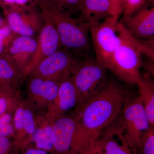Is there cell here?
I'll return each instance as SVG.
<instances>
[{"mask_svg":"<svg viewBox=\"0 0 154 154\" xmlns=\"http://www.w3.org/2000/svg\"><path fill=\"white\" fill-rule=\"evenodd\" d=\"M130 99V93L124 86L110 80L101 91L82 104L76 117L75 142L78 146L96 141L122 112Z\"/></svg>","mask_w":154,"mask_h":154,"instance_id":"1","label":"cell"},{"mask_svg":"<svg viewBox=\"0 0 154 154\" xmlns=\"http://www.w3.org/2000/svg\"><path fill=\"white\" fill-rule=\"evenodd\" d=\"M119 42L108 70L119 81L128 85L137 84L143 66V55L154 60V38L137 39L119 22L116 26Z\"/></svg>","mask_w":154,"mask_h":154,"instance_id":"2","label":"cell"},{"mask_svg":"<svg viewBox=\"0 0 154 154\" xmlns=\"http://www.w3.org/2000/svg\"><path fill=\"white\" fill-rule=\"evenodd\" d=\"M36 3L42 15L54 25L63 47L71 51L79 60L91 56L89 24L79 17L71 16L53 3L42 0H36Z\"/></svg>","mask_w":154,"mask_h":154,"instance_id":"3","label":"cell"},{"mask_svg":"<svg viewBox=\"0 0 154 154\" xmlns=\"http://www.w3.org/2000/svg\"><path fill=\"white\" fill-rule=\"evenodd\" d=\"M107 70L91 56L80 60L72 78L83 103L105 87L108 81Z\"/></svg>","mask_w":154,"mask_h":154,"instance_id":"4","label":"cell"},{"mask_svg":"<svg viewBox=\"0 0 154 154\" xmlns=\"http://www.w3.org/2000/svg\"><path fill=\"white\" fill-rule=\"evenodd\" d=\"M119 16H110L90 26V33L96 61L108 69L119 42L117 31Z\"/></svg>","mask_w":154,"mask_h":154,"instance_id":"5","label":"cell"},{"mask_svg":"<svg viewBox=\"0 0 154 154\" xmlns=\"http://www.w3.org/2000/svg\"><path fill=\"white\" fill-rule=\"evenodd\" d=\"M79 60L71 51L63 46L40 61L28 75L60 81L72 74Z\"/></svg>","mask_w":154,"mask_h":154,"instance_id":"6","label":"cell"},{"mask_svg":"<svg viewBox=\"0 0 154 154\" xmlns=\"http://www.w3.org/2000/svg\"><path fill=\"white\" fill-rule=\"evenodd\" d=\"M122 112V127L127 143L131 147H139L143 135L152 126L139 97L128 99Z\"/></svg>","mask_w":154,"mask_h":154,"instance_id":"7","label":"cell"},{"mask_svg":"<svg viewBox=\"0 0 154 154\" xmlns=\"http://www.w3.org/2000/svg\"><path fill=\"white\" fill-rule=\"evenodd\" d=\"M42 16L43 22L39 31L37 50L25 69L24 73L25 75L29 74L30 71L40 61L63 47L52 22L47 17Z\"/></svg>","mask_w":154,"mask_h":154,"instance_id":"8","label":"cell"},{"mask_svg":"<svg viewBox=\"0 0 154 154\" xmlns=\"http://www.w3.org/2000/svg\"><path fill=\"white\" fill-rule=\"evenodd\" d=\"M77 126L76 117L60 116L56 120L52 126L51 140L56 152L66 153L75 146Z\"/></svg>","mask_w":154,"mask_h":154,"instance_id":"9","label":"cell"},{"mask_svg":"<svg viewBox=\"0 0 154 154\" xmlns=\"http://www.w3.org/2000/svg\"><path fill=\"white\" fill-rule=\"evenodd\" d=\"M15 34L13 33L7 45L5 54L10 57L24 73L37 50L38 41L31 36Z\"/></svg>","mask_w":154,"mask_h":154,"instance_id":"10","label":"cell"},{"mask_svg":"<svg viewBox=\"0 0 154 154\" xmlns=\"http://www.w3.org/2000/svg\"><path fill=\"white\" fill-rule=\"evenodd\" d=\"M123 25L133 36L146 40L154 37V7L143 6L133 14Z\"/></svg>","mask_w":154,"mask_h":154,"instance_id":"11","label":"cell"},{"mask_svg":"<svg viewBox=\"0 0 154 154\" xmlns=\"http://www.w3.org/2000/svg\"><path fill=\"white\" fill-rule=\"evenodd\" d=\"M0 6L5 15L6 22L13 33L31 37L35 35L36 32L29 24L25 5L0 3Z\"/></svg>","mask_w":154,"mask_h":154,"instance_id":"12","label":"cell"},{"mask_svg":"<svg viewBox=\"0 0 154 154\" xmlns=\"http://www.w3.org/2000/svg\"><path fill=\"white\" fill-rule=\"evenodd\" d=\"M56 101L59 113L69 111L77 105L80 106L83 104L81 95L70 75L65 77L60 81Z\"/></svg>","mask_w":154,"mask_h":154,"instance_id":"13","label":"cell"},{"mask_svg":"<svg viewBox=\"0 0 154 154\" xmlns=\"http://www.w3.org/2000/svg\"><path fill=\"white\" fill-rule=\"evenodd\" d=\"M109 0H83L79 17L91 25H96L110 17Z\"/></svg>","mask_w":154,"mask_h":154,"instance_id":"14","label":"cell"},{"mask_svg":"<svg viewBox=\"0 0 154 154\" xmlns=\"http://www.w3.org/2000/svg\"><path fill=\"white\" fill-rule=\"evenodd\" d=\"M137 85L139 98L142 103L152 126H154V80L148 72L141 74Z\"/></svg>","mask_w":154,"mask_h":154,"instance_id":"15","label":"cell"},{"mask_svg":"<svg viewBox=\"0 0 154 154\" xmlns=\"http://www.w3.org/2000/svg\"><path fill=\"white\" fill-rule=\"evenodd\" d=\"M30 75L28 86L32 95L48 102L56 101L60 83L61 80L55 81L37 76Z\"/></svg>","mask_w":154,"mask_h":154,"instance_id":"16","label":"cell"},{"mask_svg":"<svg viewBox=\"0 0 154 154\" xmlns=\"http://www.w3.org/2000/svg\"><path fill=\"white\" fill-rule=\"evenodd\" d=\"M22 74L23 71L10 57L6 54L0 56V86L11 87Z\"/></svg>","mask_w":154,"mask_h":154,"instance_id":"17","label":"cell"},{"mask_svg":"<svg viewBox=\"0 0 154 154\" xmlns=\"http://www.w3.org/2000/svg\"><path fill=\"white\" fill-rule=\"evenodd\" d=\"M15 128L24 130L26 133L32 134L35 130V123L33 113L29 109L19 107L16 110L14 119Z\"/></svg>","mask_w":154,"mask_h":154,"instance_id":"18","label":"cell"},{"mask_svg":"<svg viewBox=\"0 0 154 154\" xmlns=\"http://www.w3.org/2000/svg\"><path fill=\"white\" fill-rule=\"evenodd\" d=\"M52 126L35 130L32 134V140L35 143L37 148L49 151L53 149L51 140Z\"/></svg>","mask_w":154,"mask_h":154,"instance_id":"19","label":"cell"},{"mask_svg":"<svg viewBox=\"0 0 154 154\" xmlns=\"http://www.w3.org/2000/svg\"><path fill=\"white\" fill-rule=\"evenodd\" d=\"M103 142V147L106 154H131L125 144L126 143L125 139L122 145L119 144L113 138L110 129L107 131Z\"/></svg>","mask_w":154,"mask_h":154,"instance_id":"20","label":"cell"},{"mask_svg":"<svg viewBox=\"0 0 154 154\" xmlns=\"http://www.w3.org/2000/svg\"><path fill=\"white\" fill-rule=\"evenodd\" d=\"M148 0H122V17L120 22L124 24Z\"/></svg>","mask_w":154,"mask_h":154,"instance_id":"21","label":"cell"},{"mask_svg":"<svg viewBox=\"0 0 154 154\" xmlns=\"http://www.w3.org/2000/svg\"><path fill=\"white\" fill-rule=\"evenodd\" d=\"M59 6L71 16L79 14L83 0H42Z\"/></svg>","mask_w":154,"mask_h":154,"instance_id":"22","label":"cell"},{"mask_svg":"<svg viewBox=\"0 0 154 154\" xmlns=\"http://www.w3.org/2000/svg\"><path fill=\"white\" fill-rule=\"evenodd\" d=\"M139 147L143 154H154V127L151 126L143 135Z\"/></svg>","mask_w":154,"mask_h":154,"instance_id":"23","label":"cell"},{"mask_svg":"<svg viewBox=\"0 0 154 154\" xmlns=\"http://www.w3.org/2000/svg\"><path fill=\"white\" fill-rule=\"evenodd\" d=\"M11 87L0 86V116L8 111L11 105Z\"/></svg>","mask_w":154,"mask_h":154,"instance_id":"24","label":"cell"},{"mask_svg":"<svg viewBox=\"0 0 154 154\" xmlns=\"http://www.w3.org/2000/svg\"><path fill=\"white\" fill-rule=\"evenodd\" d=\"M12 116L6 113L0 116V137H8L14 133V128L11 124Z\"/></svg>","mask_w":154,"mask_h":154,"instance_id":"25","label":"cell"},{"mask_svg":"<svg viewBox=\"0 0 154 154\" xmlns=\"http://www.w3.org/2000/svg\"><path fill=\"white\" fill-rule=\"evenodd\" d=\"M13 33L7 22L0 27V56L5 54L6 46Z\"/></svg>","mask_w":154,"mask_h":154,"instance_id":"26","label":"cell"},{"mask_svg":"<svg viewBox=\"0 0 154 154\" xmlns=\"http://www.w3.org/2000/svg\"><path fill=\"white\" fill-rule=\"evenodd\" d=\"M110 5L111 16H120L122 14V0H109Z\"/></svg>","mask_w":154,"mask_h":154,"instance_id":"27","label":"cell"},{"mask_svg":"<svg viewBox=\"0 0 154 154\" xmlns=\"http://www.w3.org/2000/svg\"><path fill=\"white\" fill-rule=\"evenodd\" d=\"M11 144L8 137H0V153L4 154H10Z\"/></svg>","mask_w":154,"mask_h":154,"instance_id":"28","label":"cell"},{"mask_svg":"<svg viewBox=\"0 0 154 154\" xmlns=\"http://www.w3.org/2000/svg\"><path fill=\"white\" fill-rule=\"evenodd\" d=\"M29 0H0V3L5 4H16L23 5L28 4Z\"/></svg>","mask_w":154,"mask_h":154,"instance_id":"29","label":"cell"},{"mask_svg":"<svg viewBox=\"0 0 154 154\" xmlns=\"http://www.w3.org/2000/svg\"><path fill=\"white\" fill-rule=\"evenodd\" d=\"M24 154H48L47 151L38 148H29L27 149Z\"/></svg>","mask_w":154,"mask_h":154,"instance_id":"30","label":"cell"},{"mask_svg":"<svg viewBox=\"0 0 154 154\" xmlns=\"http://www.w3.org/2000/svg\"><path fill=\"white\" fill-rule=\"evenodd\" d=\"M6 20H5L4 19H3V18H2V17H1V15H0V27L3 26V25L6 23Z\"/></svg>","mask_w":154,"mask_h":154,"instance_id":"31","label":"cell"},{"mask_svg":"<svg viewBox=\"0 0 154 154\" xmlns=\"http://www.w3.org/2000/svg\"><path fill=\"white\" fill-rule=\"evenodd\" d=\"M0 154H4L1 153H0Z\"/></svg>","mask_w":154,"mask_h":154,"instance_id":"32","label":"cell"},{"mask_svg":"<svg viewBox=\"0 0 154 154\" xmlns=\"http://www.w3.org/2000/svg\"><path fill=\"white\" fill-rule=\"evenodd\" d=\"M34 2H35V0H34Z\"/></svg>","mask_w":154,"mask_h":154,"instance_id":"33","label":"cell"}]
</instances>
